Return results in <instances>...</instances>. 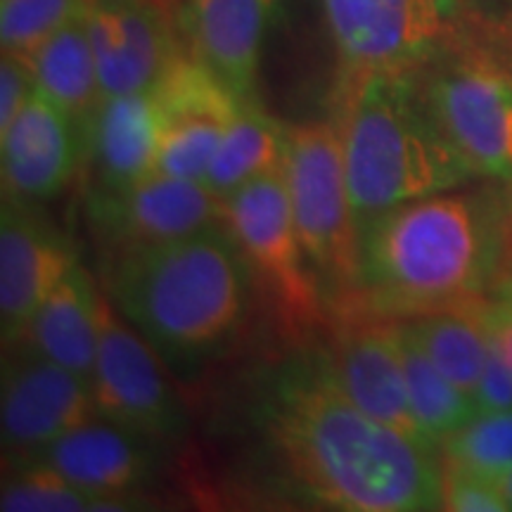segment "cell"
I'll list each match as a JSON object with an SVG mask.
<instances>
[{
    "label": "cell",
    "mask_w": 512,
    "mask_h": 512,
    "mask_svg": "<svg viewBox=\"0 0 512 512\" xmlns=\"http://www.w3.org/2000/svg\"><path fill=\"white\" fill-rule=\"evenodd\" d=\"M259 425L280 475L304 501L344 512L441 510L434 448L358 408L328 351H299L273 370Z\"/></svg>",
    "instance_id": "6da1fadb"
},
{
    "label": "cell",
    "mask_w": 512,
    "mask_h": 512,
    "mask_svg": "<svg viewBox=\"0 0 512 512\" xmlns=\"http://www.w3.org/2000/svg\"><path fill=\"white\" fill-rule=\"evenodd\" d=\"M110 302L176 373H195L245 328L254 275L223 223L105 256Z\"/></svg>",
    "instance_id": "7a4b0ae2"
},
{
    "label": "cell",
    "mask_w": 512,
    "mask_h": 512,
    "mask_svg": "<svg viewBox=\"0 0 512 512\" xmlns=\"http://www.w3.org/2000/svg\"><path fill=\"white\" fill-rule=\"evenodd\" d=\"M501 252L503 223L489 197L446 190L403 202L361 223L349 306L406 320L482 299Z\"/></svg>",
    "instance_id": "3957f363"
},
{
    "label": "cell",
    "mask_w": 512,
    "mask_h": 512,
    "mask_svg": "<svg viewBox=\"0 0 512 512\" xmlns=\"http://www.w3.org/2000/svg\"><path fill=\"white\" fill-rule=\"evenodd\" d=\"M335 121L358 230L382 211L477 178L434 119L418 69L339 83Z\"/></svg>",
    "instance_id": "277c9868"
},
{
    "label": "cell",
    "mask_w": 512,
    "mask_h": 512,
    "mask_svg": "<svg viewBox=\"0 0 512 512\" xmlns=\"http://www.w3.org/2000/svg\"><path fill=\"white\" fill-rule=\"evenodd\" d=\"M283 178L294 226L320 285L344 309L356 297L361 230L335 119L287 126Z\"/></svg>",
    "instance_id": "5b68a950"
},
{
    "label": "cell",
    "mask_w": 512,
    "mask_h": 512,
    "mask_svg": "<svg viewBox=\"0 0 512 512\" xmlns=\"http://www.w3.org/2000/svg\"><path fill=\"white\" fill-rule=\"evenodd\" d=\"M221 223L245 256L254 285L287 328L297 332L323 323L328 294L294 226L283 171L256 178L226 197Z\"/></svg>",
    "instance_id": "8992f818"
},
{
    "label": "cell",
    "mask_w": 512,
    "mask_h": 512,
    "mask_svg": "<svg viewBox=\"0 0 512 512\" xmlns=\"http://www.w3.org/2000/svg\"><path fill=\"white\" fill-rule=\"evenodd\" d=\"M162 363L150 342L102 294L91 375L95 413L159 444L181 439L188 432V413Z\"/></svg>",
    "instance_id": "52a82bcc"
},
{
    "label": "cell",
    "mask_w": 512,
    "mask_h": 512,
    "mask_svg": "<svg viewBox=\"0 0 512 512\" xmlns=\"http://www.w3.org/2000/svg\"><path fill=\"white\" fill-rule=\"evenodd\" d=\"M418 79L427 105L475 176L512 181V74L479 57H451Z\"/></svg>",
    "instance_id": "ba28073f"
},
{
    "label": "cell",
    "mask_w": 512,
    "mask_h": 512,
    "mask_svg": "<svg viewBox=\"0 0 512 512\" xmlns=\"http://www.w3.org/2000/svg\"><path fill=\"white\" fill-rule=\"evenodd\" d=\"M342 81L408 72L437 55L451 0H323Z\"/></svg>",
    "instance_id": "9c48e42d"
},
{
    "label": "cell",
    "mask_w": 512,
    "mask_h": 512,
    "mask_svg": "<svg viewBox=\"0 0 512 512\" xmlns=\"http://www.w3.org/2000/svg\"><path fill=\"white\" fill-rule=\"evenodd\" d=\"M93 384L29 342L5 349L0 439L5 458H22L95 418Z\"/></svg>",
    "instance_id": "30bf717a"
},
{
    "label": "cell",
    "mask_w": 512,
    "mask_h": 512,
    "mask_svg": "<svg viewBox=\"0 0 512 512\" xmlns=\"http://www.w3.org/2000/svg\"><path fill=\"white\" fill-rule=\"evenodd\" d=\"M157 119L155 171L204 181L223 136L245 100L185 48L152 91Z\"/></svg>",
    "instance_id": "8fae6325"
},
{
    "label": "cell",
    "mask_w": 512,
    "mask_h": 512,
    "mask_svg": "<svg viewBox=\"0 0 512 512\" xmlns=\"http://www.w3.org/2000/svg\"><path fill=\"white\" fill-rule=\"evenodd\" d=\"M86 207L105 256L164 245L221 223V202L207 185L159 171L119 192L88 190Z\"/></svg>",
    "instance_id": "7c38bea8"
},
{
    "label": "cell",
    "mask_w": 512,
    "mask_h": 512,
    "mask_svg": "<svg viewBox=\"0 0 512 512\" xmlns=\"http://www.w3.org/2000/svg\"><path fill=\"white\" fill-rule=\"evenodd\" d=\"M86 22L105 98L152 93L188 48L171 0H93Z\"/></svg>",
    "instance_id": "4fadbf2b"
},
{
    "label": "cell",
    "mask_w": 512,
    "mask_h": 512,
    "mask_svg": "<svg viewBox=\"0 0 512 512\" xmlns=\"http://www.w3.org/2000/svg\"><path fill=\"white\" fill-rule=\"evenodd\" d=\"M79 249L36 202L3 195L0 211V332L3 349L27 335L38 306L79 266Z\"/></svg>",
    "instance_id": "5bb4252c"
},
{
    "label": "cell",
    "mask_w": 512,
    "mask_h": 512,
    "mask_svg": "<svg viewBox=\"0 0 512 512\" xmlns=\"http://www.w3.org/2000/svg\"><path fill=\"white\" fill-rule=\"evenodd\" d=\"M330 347L332 368L344 392L370 418L392 427L415 444L437 448L415 418L403 375L396 320L344 306Z\"/></svg>",
    "instance_id": "9a60e30c"
},
{
    "label": "cell",
    "mask_w": 512,
    "mask_h": 512,
    "mask_svg": "<svg viewBox=\"0 0 512 512\" xmlns=\"http://www.w3.org/2000/svg\"><path fill=\"white\" fill-rule=\"evenodd\" d=\"M159 441L95 415L53 444L5 463H34L88 491L112 510H128L152 482L159 467Z\"/></svg>",
    "instance_id": "2e32d148"
},
{
    "label": "cell",
    "mask_w": 512,
    "mask_h": 512,
    "mask_svg": "<svg viewBox=\"0 0 512 512\" xmlns=\"http://www.w3.org/2000/svg\"><path fill=\"white\" fill-rule=\"evenodd\" d=\"M86 162V140L55 102L36 88L0 136L3 195L46 202L60 195Z\"/></svg>",
    "instance_id": "e0dca14e"
},
{
    "label": "cell",
    "mask_w": 512,
    "mask_h": 512,
    "mask_svg": "<svg viewBox=\"0 0 512 512\" xmlns=\"http://www.w3.org/2000/svg\"><path fill=\"white\" fill-rule=\"evenodd\" d=\"M280 0H185L178 24L190 55L240 100H256V74Z\"/></svg>",
    "instance_id": "ac0fdd59"
},
{
    "label": "cell",
    "mask_w": 512,
    "mask_h": 512,
    "mask_svg": "<svg viewBox=\"0 0 512 512\" xmlns=\"http://www.w3.org/2000/svg\"><path fill=\"white\" fill-rule=\"evenodd\" d=\"M157 119L152 93L107 95L88 131L93 192H119L155 171Z\"/></svg>",
    "instance_id": "d6986e66"
},
{
    "label": "cell",
    "mask_w": 512,
    "mask_h": 512,
    "mask_svg": "<svg viewBox=\"0 0 512 512\" xmlns=\"http://www.w3.org/2000/svg\"><path fill=\"white\" fill-rule=\"evenodd\" d=\"M100 297L91 273L79 264L38 306L19 342H29L43 356L91 380L98 356Z\"/></svg>",
    "instance_id": "ffe728a7"
},
{
    "label": "cell",
    "mask_w": 512,
    "mask_h": 512,
    "mask_svg": "<svg viewBox=\"0 0 512 512\" xmlns=\"http://www.w3.org/2000/svg\"><path fill=\"white\" fill-rule=\"evenodd\" d=\"M88 17V15H86ZM86 17L62 27L29 55L36 88L74 121L88 145V131L102 95Z\"/></svg>",
    "instance_id": "44dd1931"
},
{
    "label": "cell",
    "mask_w": 512,
    "mask_h": 512,
    "mask_svg": "<svg viewBox=\"0 0 512 512\" xmlns=\"http://www.w3.org/2000/svg\"><path fill=\"white\" fill-rule=\"evenodd\" d=\"M403 325L448 380L475 396L491 344L486 297L420 313L403 320Z\"/></svg>",
    "instance_id": "7402d4cb"
},
{
    "label": "cell",
    "mask_w": 512,
    "mask_h": 512,
    "mask_svg": "<svg viewBox=\"0 0 512 512\" xmlns=\"http://www.w3.org/2000/svg\"><path fill=\"white\" fill-rule=\"evenodd\" d=\"M285 150L287 126L273 119L256 100H245L202 183L216 200L223 202L256 178L283 171Z\"/></svg>",
    "instance_id": "603a6c76"
},
{
    "label": "cell",
    "mask_w": 512,
    "mask_h": 512,
    "mask_svg": "<svg viewBox=\"0 0 512 512\" xmlns=\"http://www.w3.org/2000/svg\"><path fill=\"white\" fill-rule=\"evenodd\" d=\"M396 332H399L403 375H406L408 399H411L415 418L427 437L434 444H441L472 418H477V403L434 366L432 358L420 349L403 320H396Z\"/></svg>",
    "instance_id": "cb8c5ba5"
},
{
    "label": "cell",
    "mask_w": 512,
    "mask_h": 512,
    "mask_svg": "<svg viewBox=\"0 0 512 512\" xmlns=\"http://www.w3.org/2000/svg\"><path fill=\"white\" fill-rule=\"evenodd\" d=\"M3 512H91L112 510L88 491L34 463H10V475L0 489Z\"/></svg>",
    "instance_id": "d4e9b609"
},
{
    "label": "cell",
    "mask_w": 512,
    "mask_h": 512,
    "mask_svg": "<svg viewBox=\"0 0 512 512\" xmlns=\"http://www.w3.org/2000/svg\"><path fill=\"white\" fill-rule=\"evenodd\" d=\"M441 451L446 463L503 482L512 470V411L479 413L441 441Z\"/></svg>",
    "instance_id": "484cf974"
},
{
    "label": "cell",
    "mask_w": 512,
    "mask_h": 512,
    "mask_svg": "<svg viewBox=\"0 0 512 512\" xmlns=\"http://www.w3.org/2000/svg\"><path fill=\"white\" fill-rule=\"evenodd\" d=\"M93 0H0L3 53L29 57L62 27L86 17Z\"/></svg>",
    "instance_id": "4316f807"
},
{
    "label": "cell",
    "mask_w": 512,
    "mask_h": 512,
    "mask_svg": "<svg viewBox=\"0 0 512 512\" xmlns=\"http://www.w3.org/2000/svg\"><path fill=\"white\" fill-rule=\"evenodd\" d=\"M441 510L505 512L510 510L503 484L456 463L441 465Z\"/></svg>",
    "instance_id": "83f0119b"
},
{
    "label": "cell",
    "mask_w": 512,
    "mask_h": 512,
    "mask_svg": "<svg viewBox=\"0 0 512 512\" xmlns=\"http://www.w3.org/2000/svg\"><path fill=\"white\" fill-rule=\"evenodd\" d=\"M34 93L36 76L29 57L3 53V60H0V136L8 131Z\"/></svg>",
    "instance_id": "f1b7e54d"
},
{
    "label": "cell",
    "mask_w": 512,
    "mask_h": 512,
    "mask_svg": "<svg viewBox=\"0 0 512 512\" xmlns=\"http://www.w3.org/2000/svg\"><path fill=\"white\" fill-rule=\"evenodd\" d=\"M472 399H475L479 413L512 411V366L494 335H491L489 356H486L482 377H479Z\"/></svg>",
    "instance_id": "f546056e"
},
{
    "label": "cell",
    "mask_w": 512,
    "mask_h": 512,
    "mask_svg": "<svg viewBox=\"0 0 512 512\" xmlns=\"http://www.w3.org/2000/svg\"><path fill=\"white\" fill-rule=\"evenodd\" d=\"M486 320H489L491 335L496 337L498 347L512 366V278L503 280L486 297Z\"/></svg>",
    "instance_id": "4dcf8cb0"
},
{
    "label": "cell",
    "mask_w": 512,
    "mask_h": 512,
    "mask_svg": "<svg viewBox=\"0 0 512 512\" xmlns=\"http://www.w3.org/2000/svg\"><path fill=\"white\" fill-rule=\"evenodd\" d=\"M501 484H503V491H505V496H508V503H510V510H512V470L503 477Z\"/></svg>",
    "instance_id": "1f68e13d"
},
{
    "label": "cell",
    "mask_w": 512,
    "mask_h": 512,
    "mask_svg": "<svg viewBox=\"0 0 512 512\" xmlns=\"http://www.w3.org/2000/svg\"><path fill=\"white\" fill-rule=\"evenodd\" d=\"M451 5H453V8H458V0H451Z\"/></svg>",
    "instance_id": "d6a6232c"
}]
</instances>
